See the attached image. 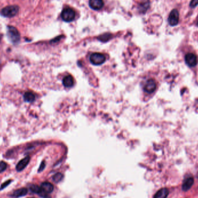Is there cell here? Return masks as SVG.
Listing matches in <instances>:
<instances>
[{
    "label": "cell",
    "mask_w": 198,
    "mask_h": 198,
    "mask_svg": "<svg viewBox=\"0 0 198 198\" xmlns=\"http://www.w3.org/2000/svg\"><path fill=\"white\" fill-rule=\"evenodd\" d=\"M7 35L9 41L13 44H17L20 40V35L18 30L13 26L7 28Z\"/></svg>",
    "instance_id": "6da1fadb"
},
{
    "label": "cell",
    "mask_w": 198,
    "mask_h": 198,
    "mask_svg": "<svg viewBox=\"0 0 198 198\" xmlns=\"http://www.w3.org/2000/svg\"><path fill=\"white\" fill-rule=\"evenodd\" d=\"M19 12V7L17 5H10L5 7L1 10V14L5 17H12L14 16Z\"/></svg>",
    "instance_id": "7a4b0ae2"
},
{
    "label": "cell",
    "mask_w": 198,
    "mask_h": 198,
    "mask_svg": "<svg viewBox=\"0 0 198 198\" xmlns=\"http://www.w3.org/2000/svg\"><path fill=\"white\" fill-rule=\"evenodd\" d=\"M61 19L65 22H71L75 19V12L71 8H67L63 10L61 14Z\"/></svg>",
    "instance_id": "3957f363"
},
{
    "label": "cell",
    "mask_w": 198,
    "mask_h": 198,
    "mask_svg": "<svg viewBox=\"0 0 198 198\" xmlns=\"http://www.w3.org/2000/svg\"><path fill=\"white\" fill-rule=\"evenodd\" d=\"M105 60V56L100 53H94L90 56V61L94 65H101L103 64Z\"/></svg>",
    "instance_id": "277c9868"
},
{
    "label": "cell",
    "mask_w": 198,
    "mask_h": 198,
    "mask_svg": "<svg viewBox=\"0 0 198 198\" xmlns=\"http://www.w3.org/2000/svg\"><path fill=\"white\" fill-rule=\"evenodd\" d=\"M179 12L176 9H173L170 13L168 17V24L171 26H175L179 22Z\"/></svg>",
    "instance_id": "5b68a950"
},
{
    "label": "cell",
    "mask_w": 198,
    "mask_h": 198,
    "mask_svg": "<svg viewBox=\"0 0 198 198\" xmlns=\"http://www.w3.org/2000/svg\"><path fill=\"white\" fill-rule=\"evenodd\" d=\"M185 60L186 64L190 67L196 66L198 63L197 56L195 54L192 53H189L186 54L185 57Z\"/></svg>",
    "instance_id": "8992f818"
},
{
    "label": "cell",
    "mask_w": 198,
    "mask_h": 198,
    "mask_svg": "<svg viewBox=\"0 0 198 198\" xmlns=\"http://www.w3.org/2000/svg\"><path fill=\"white\" fill-rule=\"evenodd\" d=\"M156 88V83L155 81L152 79H148L146 82L144 87V90L148 93H153L155 90Z\"/></svg>",
    "instance_id": "52a82bcc"
},
{
    "label": "cell",
    "mask_w": 198,
    "mask_h": 198,
    "mask_svg": "<svg viewBox=\"0 0 198 198\" xmlns=\"http://www.w3.org/2000/svg\"><path fill=\"white\" fill-rule=\"evenodd\" d=\"M30 160V157L27 156L24 158L22 159L19 162L16 166V169L17 171H21L25 168V167L27 166Z\"/></svg>",
    "instance_id": "ba28073f"
},
{
    "label": "cell",
    "mask_w": 198,
    "mask_h": 198,
    "mask_svg": "<svg viewBox=\"0 0 198 198\" xmlns=\"http://www.w3.org/2000/svg\"><path fill=\"white\" fill-rule=\"evenodd\" d=\"M89 6L94 10H99L104 6L102 0H89Z\"/></svg>",
    "instance_id": "9c48e42d"
},
{
    "label": "cell",
    "mask_w": 198,
    "mask_h": 198,
    "mask_svg": "<svg viewBox=\"0 0 198 198\" xmlns=\"http://www.w3.org/2000/svg\"><path fill=\"white\" fill-rule=\"evenodd\" d=\"M41 188L42 191H43L44 192L46 193H51L53 190V189H54L53 185L49 182H44L42 183L41 185Z\"/></svg>",
    "instance_id": "30bf717a"
},
{
    "label": "cell",
    "mask_w": 198,
    "mask_h": 198,
    "mask_svg": "<svg viewBox=\"0 0 198 198\" xmlns=\"http://www.w3.org/2000/svg\"><path fill=\"white\" fill-rule=\"evenodd\" d=\"M63 84L65 87H70L74 84V79L71 75L65 76L63 79Z\"/></svg>",
    "instance_id": "8fae6325"
},
{
    "label": "cell",
    "mask_w": 198,
    "mask_h": 198,
    "mask_svg": "<svg viewBox=\"0 0 198 198\" xmlns=\"http://www.w3.org/2000/svg\"><path fill=\"white\" fill-rule=\"evenodd\" d=\"M168 194V190L167 188H162L155 193L153 198H166Z\"/></svg>",
    "instance_id": "7c38bea8"
},
{
    "label": "cell",
    "mask_w": 198,
    "mask_h": 198,
    "mask_svg": "<svg viewBox=\"0 0 198 198\" xmlns=\"http://www.w3.org/2000/svg\"><path fill=\"white\" fill-rule=\"evenodd\" d=\"M193 182H194L193 179L192 177H189L186 179L182 184V190L184 191L188 190L192 187L193 184Z\"/></svg>",
    "instance_id": "4fadbf2b"
},
{
    "label": "cell",
    "mask_w": 198,
    "mask_h": 198,
    "mask_svg": "<svg viewBox=\"0 0 198 198\" xmlns=\"http://www.w3.org/2000/svg\"><path fill=\"white\" fill-rule=\"evenodd\" d=\"M27 189L25 188H22L14 190L12 196L16 197H19L26 195L27 193Z\"/></svg>",
    "instance_id": "5bb4252c"
},
{
    "label": "cell",
    "mask_w": 198,
    "mask_h": 198,
    "mask_svg": "<svg viewBox=\"0 0 198 198\" xmlns=\"http://www.w3.org/2000/svg\"><path fill=\"white\" fill-rule=\"evenodd\" d=\"M149 7V1L145 0L139 4L138 10L141 13H145Z\"/></svg>",
    "instance_id": "9a60e30c"
},
{
    "label": "cell",
    "mask_w": 198,
    "mask_h": 198,
    "mask_svg": "<svg viewBox=\"0 0 198 198\" xmlns=\"http://www.w3.org/2000/svg\"><path fill=\"white\" fill-rule=\"evenodd\" d=\"M23 98L25 102H32L35 100V96L33 93L31 91H27L24 93L23 96Z\"/></svg>",
    "instance_id": "2e32d148"
},
{
    "label": "cell",
    "mask_w": 198,
    "mask_h": 198,
    "mask_svg": "<svg viewBox=\"0 0 198 198\" xmlns=\"http://www.w3.org/2000/svg\"><path fill=\"white\" fill-rule=\"evenodd\" d=\"M112 38V35L110 33H104L98 37V39L101 42H107Z\"/></svg>",
    "instance_id": "e0dca14e"
},
{
    "label": "cell",
    "mask_w": 198,
    "mask_h": 198,
    "mask_svg": "<svg viewBox=\"0 0 198 198\" xmlns=\"http://www.w3.org/2000/svg\"><path fill=\"white\" fill-rule=\"evenodd\" d=\"M30 190L35 193H38V195L41 193V192L42 191V189L41 187H39V186L36 185H31L30 186Z\"/></svg>",
    "instance_id": "ac0fdd59"
},
{
    "label": "cell",
    "mask_w": 198,
    "mask_h": 198,
    "mask_svg": "<svg viewBox=\"0 0 198 198\" xmlns=\"http://www.w3.org/2000/svg\"><path fill=\"white\" fill-rule=\"evenodd\" d=\"M63 175H62V174L58 173L54 175V176L53 177V179L55 182H58L61 181V179H63Z\"/></svg>",
    "instance_id": "d6986e66"
},
{
    "label": "cell",
    "mask_w": 198,
    "mask_h": 198,
    "mask_svg": "<svg viewBox=\"0 0 198 198\" xmlns=\"http://www.w3.org/2000/svg\"><path fill=\"white\" fill-rule=\"evenodd\" d=\"M7 167V164L3 161L0 162V173L4 171Z\"/></svg>",
    "instance_id": "ffe728a7"
},
{
    "label": "cell",
    "mask_w": 198,
    "mask_h": 198,
    "mask_svg": "<svg viewBox=\"0 0 198 198\" xmlns=\"http://www.w3.org/2000/svg\"><path fill=\"white\" fill-rule=\"evenodd\" d=\"M11 182H12V180H11V179H9V180L6 181L4 183H3V184L1 185V187H0V190H2V189H4L5 188H6L7 186H8V185L11 183Z\"/></svg>",
    "instance_id": "44dd1931"
},
{
    "label": "cell",
    "mask_w": 198,
    "mask_h": 198,
    "mask_svg": "<svg viewBox=\"0 0 198 198\" xmlns=\"http://www.w3.org/2000/svg\"><path fill=\"white\" fill-rule=\"evenodd\" d=\"M198 5V0H191L189 3V6L191 8H195Z\"/></svg>",
    "instance_id": "7402d4cb"
},
{
    "label": "cell",
    "mask_w": 198,
    "mask_h": 198,
    "mask_svg": "<svg viewBox=\"0 0 198 198\" xmlns=\"http://www.w3.org/2000/svg\"><path fill=\"white\" fill-rule=\"evenodd\" d=\"M45 167V163L44 162H42L41 163V165H40V167H39V169H38V171H39V172L42 171L44 169Z\"/></svg>",
    "instance_id": "603a6c76"
},
{
    "label": "cell",
    "mask_w": 198,
    "mask_h": 198,
    "mask_svg": "<svg viewBox=\"0 0 198 198\" xmlns=\"http://www.w3.org/2000/svg\"><path fill=\"white\" fill-rule=\"evenodd\" d=\"M196 25H197V27H198V21H197V23H196Z\"/></svg>",
    "instance_id": "cb8c5ba5"
},
{
    "label": "cell",
    "mask_w": 198,
    "mask_h": 198,
    "mask_svg": "<svg viewBox=\"0 0 198 198\" xmlns=\"http://www.w3.org/2000/svg\"><path fill=\"white\" fill-rule=\"evenodd\" d=\"M28 198H34V197H28Z\"/></svg>",
    "instance_id": "d4e9b609"
},
{
    "label": "cell",
    "mask_w": 198,
    "mask_h": 198,
    "mask_svg": "<svg viewBox=\"0 0 198 198\" xmlns=\"http://www.w3.org/2000/svg\"><path fill=\"white\" fill-rule=\"evenodd\" d=\"M0 39H1V38H0Z\"/></svg>",
    "instance_id": "484cf974"
}]
</instances>
